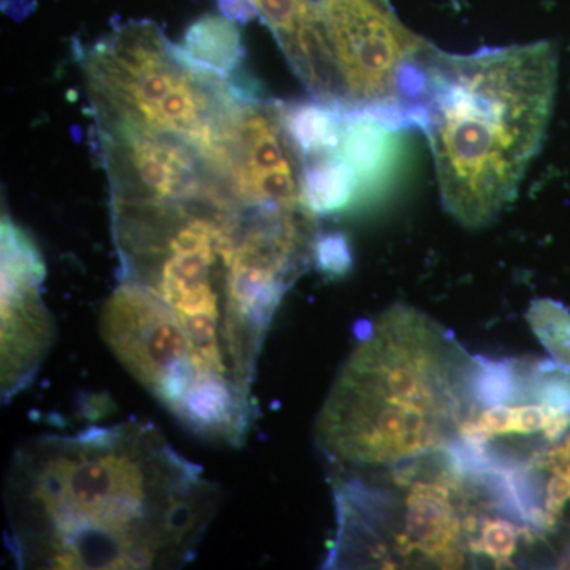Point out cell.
<instances>
[{"label":"cell","mask_w":570,"mask_h":570,"mask_svg":"<svg viewBox=\"0 0 570 570\" xmlns=\"http://www.w3.org/2000/svg\"><path fill=\"white\" fill-rule=\"evenodd\" d=\"M119 283L100 311L108 348L198 436L239 448L258 360L288 288L316 264L317 216L264 208L230 186L110 200Z\"/></svg>","instance_id":"cell-1"},{"label":"cell","mask_w":570,"mask_h":570,"mask_svg":"<svg viewBox=\"0 0 570 570\" xmlns=\"http://www.w3.org/2000/svg\"><path fill=\"white\" fill-rule=\"evenodd\" d=\"M316 265L324 273L337 276L351 268V250L343 236L321 235L317 243Z\"/></svg>","instance_id":"cell-14"},{"label":"cell","mask_w":570,"mask_h":570,"mask_svg":"<svg viewBox=\"0 0 570 570\" xmlns=\"http://www.w3.org/2000/svg\"><path fill=\"white\" fill-rule=\"evenodd\" d=\"M558 85L550 41L438 50L419 129L430 141L445 212L489 227L515 202L546 140Z\"/></svg>","instance_id":"cell-4"},{"label":"cell","mask_w":570,"mask_h":570,"mask_svg":"<svg viewBox=\"0 0 570 570\" xmlns=\"http://www.w3.org/2000/svg\"><path fill=\"white\" fill-rule=\"evenodd\" d=\"M407 129L367 112H346L336 151L351 168L355 197L351 209L363 212L384 200L401 178Z\"/></svg>","instance_id":"cell-10"},{"label":"cell","mask_w":570,"mask_h":570,"mask_svg":"<svg viewBox=\"0 0 570 570\" xmlns=\"http://www.w3.org/2000/svg\"><path fill=\"white\" fill-rule=\"evenodd\" d=\"M179 47L195 62L227 77H234L245 58L242 33L235 21L217 14H206L195 21Z\"/></svg>","instance_id":"cell-11"},{"label":"cell","mask_w":570,"mask_h":570,"mask_svg":"<svg viewBox=\"0 0 570 570\" xmlns=\"http://www.w3.org/2000/svg\"><path fill=\"white\" fill-rule=\"evenodd\" d=\"M0 257V387L2 400L10 401L32 384L55 341L56 325L45 305L39 247L6 212Z\"/></svg>","instance_id":"cell-8"},{"label":"cell","mask_w":570,"mask_h":570,"mask_svg":"<svg viewBox=\"0 0 570 570\" xmlns=\"http://www.w3.org/2000/svg\"><path fill=\"white\" fill-rule=\"evenodd\" d=\"M568 564H570V557H569V560H568ZM569 568H570V566H569Z\"/></svg>","instance_id":"cell-15"},{"label":"cell","mask_w":570,"mask_h":570,"mask_svg":"<svg viewBox=\"0 0 570 570\" xmlns=\"http://www.w3.org/2000/svg\"><path fill=\"white\" fill-rule=\"evenodd\" d=\"M307 204L317 216L351 212L355 181L336 149L305 160Z\"/></svg>","instance_id":"cell-12"},{"label":"cell","mask_w":570,"mask_h":570,"mask_svg":"<svg viewBox=\"0 0 570 570\" xmlns=\"http://www.w3.org/2000/svg\"><path fill=\"white\" fill-rule=\"evenodd\" d=\"M478 358L426 314L395 305L362 325L316 422L333 474L448 449L474 403Z\"/></svg>","instance_id":"cell-3"},{"label":"cell","mask_w":570,"mask_h":570,"mask_svg":"<svg viewBox=\"0 0 570 570\" xmlns=\"http://www.w3.org/2000/svg\"><path fill=\"white\" fill-rule=\"evenodd\" d=\"M532 332L557 362L570 371V313L561 303L538 298L527 314Z\"/></svg>","instance_id":"cell-13"},{"label":"cell","mask_w":570,"mask_h":570,"mask_svg":"<svg viewBox=\"0 0 570 570\" xmlns=\"http://www.w3.org/2000/svg\"><path fill=\"white\" fill-rule=\"evenodd\" d=\"M230 179L235 194L246 204L311 208L305 157L285 122L283 102L262 99L257 92L247 97Z\"/></svg>","instance_id":"cell-9"},{"label":"cell","mask_w":570,"mask_h":570,"mask_svg":"<svg viewBox=\"0 0 570 570\" xmlns=\"http://www.w3.org/2000/svg\"><path fill=\"white\" fill-rule=\"evenodd\" d=\"M78 59L94 119L183 138L230 178L253 89L195 62L149 20L122 22Z\"/></svg>","instance_id":"cell-6"},{"label":"cell","mask_w":570,"mask_h":570,"mask_svg":"<svg viewBox=\"0 0 570 570\" xmlns=\"http://www.w3.org/2000/svg\"><path fill=\"white\" fill-rule=\"evenodd\" d=\"M335 501L328 568H464L485 560L494 521L517 520L493 475L471 466L453 445L395 466L335 475Z\"/></svg>","instance_id":"cell-5"},{"label":"cell","mask_w":570,"mask_h":570,"mask_svg":"<svg viewBox=\"0 0 570 570\" xmlns=\"http://www.w3.org/2000/svg\"><path fill=\"white\" fill-rule=\"evenodd\" d=\"M341 86V110L419 129L438 48L382 0H316Z\"/></svg>","instance_id":"cell-7"},{"label":"cell","mask_w":570,"mask_h":570,"mask_svg":"<svg viewBox=\"0 0 570 570\" xmlns=\"http://www.w3.org/2000/svg\"><path fill=\"white\" fill-rule=\"evenodd\" d=\"M219 490L140 420L26 441L7 472V543L21 569H178Z\"/></svg>","instance_id":"cell-2"}]
</instances>
